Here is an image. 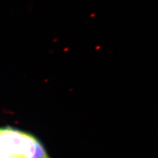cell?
Listing matches in <instances>:
<instances>
[{
  "mask_svg": "<svg viewBox=\"0 0 158 158\" xmlns=\"http://www.w3.org/2000/svg\"><path fill=\"white\" fill-rule=\"evenodd\" d=\"M0 158H52L38 138L12 127H0Z\"/></svg>",
  "mask_w": 158,
  "mask_h": 158,
  "instance_id": "1",
  "label": "cell"
}]
</instances>
